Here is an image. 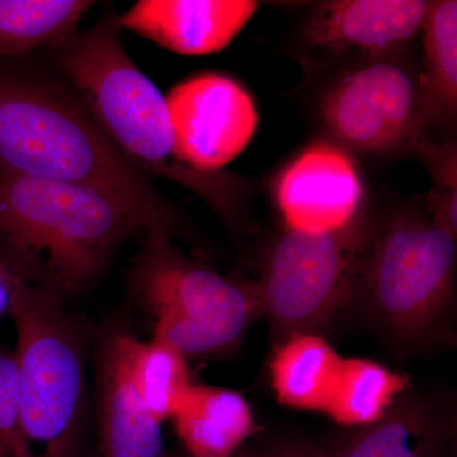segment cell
<instances>
[{
    "label": "cell",
    "instance_id": "obj_1",
    "mask_svg": "<svg viewBox=\"0 0 457 457\" xmlns=\"http://www.w3.org/2000/svg\"><path fill=\"white\" fill-rule=\"evenodd\" d=\"M0 171L97 191L121 204L144 231L179 228L149 176L119 152L74 90L3 66Z\"/></svg>",
    "mask_w": 457,
    "mask_h": 457
},
{
    "label": "cell",
    "instance_id": "obj_2",
    "mask_svg": "<svg viewBox=\"0 0 457 457\" xmlns=\"http://www.w3.org/2000/svg\"><path fill=\"white\" fill-rule=\"evenodd\" d=\"M50 47L59 71L131 164L194 192L228 224L237 220L242 180L225 171L203 173L183 161L165 97L126 53L116 17Z\"/></svg>",
    "mask_w": 457,
    "mask_h": 457
},
{
    "label": "cell",
    "instance_id": "obj_3",
    "mask_svg": "<svg viewBox=\"0 0 457 457\" xmlns=\"http://www.w3.org/2000/svg\"><path fill=\"white\" fill-rule=\"evenodd\" d=\"M144 230L121 204L83 186L0 171L5 257L57 297L98 275L126 237Z\"/></svg>",
    "mask_w": 457,
    "mask_h": 457
},
{
    "label": "cell",
    "instance_id": "obj_4",
    "mask_svg": "<svg viewBox=\"0 0 457 457\" xmlns=\"http://www.w3.org/2000/svg\"><path fill=\"white\" fill-rule=\"evenodd\" d=\"M9 317L17 330L13 457H74L86 399L82 338L59 297L27 279Z\"/></svg>",
    "mask_w": 457,
    "mask_h": 457
},
{
    "label": "cell",
    "instance_id": "obj_5",
    "mask_svg": "<svg viewBox=\"0 0 457 457\" xmlns=\"http://www.w3.org/2000/svg\"><path fill=\"white\" fill-rule=\"evenodd\" d=\"M171 236L168 228H146L131 269L132 291L154 321L153 337L185 357L227 352L262 317L258 284L192 260Z\"/></svg>",
    "mask_w": 457,
    "mask_h": 457
},
{
    "label": "cell",
    "instance_id": "obj_6",
    "mask_svg": "<svg viewBox=\"0 0 457 457\" xmlns=\"http://www.w3.org/2000/svg\"><path fill=\"white\" fill-rule=\"evenodd\" d=\"M456 240L411 213L371 227L352 300L396 341H425L453 309Z\"/></svg>",
    "mask_w": 457,
    "mask_h": 457
},
{
    "label": "cell",
    "instance_id": "obj_7",
    "mask_svg": "<svg viewBox=\"0 0 457 457\" xmlns=\"http://www.w3.org/2000/svg\"><path fill=\"white\" fill-rule=\"evenodd\" d=\"M369 221L361 213L333 231L288 230L273 246L257 282L262 317L278 343L317 333L353 297Z\"/></svg>",
    "mask_w": 457,
    "mask_h": 457
},
{
    "label": "cell",
    "instance_id": "obj_8",
    "mask_svg": "<svg viewBox=\"0 0 457 457\" xmlns=\"http://www.w3.org/2000/svg\"><path fill=\"white\" fill-rule=\"evenodd\" d=\"M321 113L339 144L372 154L420 149L429 120L420 79L392 62L345 75L327 93Z\"/></svg>",
    "mask_w": 457,
    "mask_h": 457
},
{
    "label": "cell",
    "instance_id": "obj_9",
    "mask_svg": "<svg viewBox=\"0 0 457 457\" xmlns=\"http://www.w3.org/2000/svg\"><path fill=\"white\" fill-rule=\"evenodd\" d=\"M183 161L203 173H219L253 139L257 108L248 92L221 74H200L165 97Z\"/></svg>",
    "mask_w": 457,
    "mask_h": 457
},
{
    "label": "cell",
    "instance_id": "obj_10",
    "mask_svg": "<svg viewBox=\"0 0 457 457\" xmlns=\"http://www.w3.org/2000/svg\"><path fill=\"white\" fill-rule=\"evenodd\" d=\"M275 196L288 230H338L361 215L362 179L347 150L318 141L281 171Z\"/></svg>",
    "mask_w": 457,
    "mask_h": 457
},
{
    "label": "cell",
    "instance_id": "obj_11",
    "mask_svg": "<svg viewBox=\"0 0 457 457\" xmlns=\"http://www.w3.org/2000/svg\"><path fill=\"white\" fill-rule=\"evenodd\" d=\"M258 5L252 0H141L117 23L179 55L203 56L225 49Z\"/></svg>",
    "mask_w": 457,
    "mask_h": 457
},
{
    "label": "cell",
    "instance_id": "obj_12",
    "mask_svg": "<svg viewBox=\"0 0 457 457\" xmlns=\"http://www.w3.org/2000/svg\"><path fill=\"white\" fill-rule=\"evenodd\" d=\"M425 0H336L319 5L306 23V46L327 53L394 49L422 29Z\"/></svg>",
    "mask_w": 457,
    "mask_h": 457
},
{
    "label": "cell",
    "instance_id": "obj_13",
    "mask_svg": "<svg viewBox=\"0 0 457 457\" xmlns=\"http://www.w3.org/2000/svg\"><path fill=\"white\" fill-rule=\"evenodd\" d=\"M409 389L378 420L356 427L324 451L330 457H450L455 414Z\"/></svg>",
    "mask_w": 457,
    "mask_h": 457
},
{
    "label": "cell",
    "instance_id": "obj_14",
    "mask_svg": "<svg viewBox=\"0 0 457 457\" xmlns=\"http://www.w3.org/2000/svg\"><path fill=\"white\" fill-rule=\"evenodd\" d=\"M99 438L104 457H165L162 422L132 384L125 335L107 342L99 361Z\"/></svg>",
    "mask_w": 457,
    "mask_h": 457
},
{
    "label": "cell",
    "instance_id": "obj_15",
    "mask_svg": "<svg viewBox=\"0 0 457 457\" xmlns=\"http://www.w3.org/2000/svg\"><path fill=\"white\" fill-rule=\"evenodd\" d=\"M191 457H231L261 431L242 394L192 384L170 418Z\"/></svg>",
    "mask_w": 457,
    "mask_h": 457
},
{
    "label": "cell",
    "instance_id": "obj_16",
    "mask_svg": "<svg viewBox=\"0 0 457 457\" xmlns=\"http://www.w3.org/2000/svg\"><path fill=\"white\" fill-rule=\"evenodd\" d=\"M343 357L317 333L295 335L276 345L270 378L281 404L324 411Z\"/></svg>",
    "mask_w": 457,
    "mask_h": 457
},
{
    "label": "cell",
    "instance_id": "obj_17",
    "mask_svg": "<svg viewBox=\"0 0 457 457\" xmlns=\"http://www.w3.org/2000/svg\"><path fill=\"white\" fill-rule=\"evenodd\" d=\"M409 387L411 378L403 372L374 361L343 357L323 413L341 426L371 425Z\"/></svg>",
    "mask_w": 457,
    "mask_h": 457
},
{
    "label": "cell",
    "instance_id": "obj_18",
    "mask_svg": "<svg viewBox=\"0 0 457 457\" xmlns=\"http://www.w3.org/2000/svg\"><path fill=\"white\" fill-rule=\"evenodd\" d=\"M93 5L87 0H0V56L64 40Z\"/></svg>",
    "mask_w": 457,
    "mask_h": 457
},
{
    "label": "cell",
    "instance_id": "obj_19",
    "mask_svg": "<svg viewBox=\"0 0 457 457\" xmlns=\"http://www.w3.org/2000/svg\"><path fill=\"white\" fill-rule=\"evenodd\" d=\"M125 347L132 384L147 411L159 422L170 420L194 384L186 357L155 337L144 342L125 335Z\"/></svg>",
    "mask_w": 457,
    "mask_h": 457
},
{
    "label": "cell",
    "instance_id": "obj_20",
    "mask_svg": "<svg viewBox=\"0 0 457 457\" xmlns=\"http://www.w3.org/2000/svg\"><path fill=\"white\" fill-rule=\"evenodd\" d=\"M420 33L425 71L418 79L429 119L453 116L457 106V2H428Z\"/></svg>",
    "mask_w": 457,
    "mask_h": 457
},
{
    "label": "cell",
    "instance_id": "obj_21",
    "mask_svg": "<svg viewBox=\"0 0 457 457\" xmlns=\"http://www.w3.org/2000/svg\"><path fill=\"white\" fill-rule=\"evenodd\" d=\"M420 152L433 168L435 187L429 195V218L457 239L456 154L453 146H435L423 143Z\"/></svg>",
    "mask_w": 457,
    "mask_h": 457
},
{
    "label": "cell",
    "instance_id": "obj_22",
    "mask_svg": "<svg viewBox=\"0 0 457 457\" xmlns=\"http://www.w3.org/2000/svg\"><path fill=\"white\" fill-rule=\"evenodd\" d=\"M18 366L16 353L0 345V457H13L17 427Z\"/></svg>",
    "mask_w": 457,
    "mask_h": 457
},
{
    "label": "cell",
    "instance_id": "obj_23",
    "mask_svg": "<svg viewBox=\"0 0 457 457\" xmlns=\"http://www.w3.org/2000/svg\"><path fill=\"white\" fill-rule=\"evenodd\" d=\"M237 457H330L305 438L290 436L262 437L251 447L240 449Z\"/></svg>",
    "mask_w": 457,
    "mask_h": 457
},
{
    "label": "cell",
    "instance_id": "obj_24",
    "mask_svg": "<svg viewBox=\"0 0 457 457\" xmlns=\"http://www.w3.org/2000/svg\"><path fill=\"white\" fill-rule=\"evenodd\" d=\"M25 279L8 258L0 253V318L11 314L18 288Z\"/></svg>",
    "mask_w": 457,
    "mask_h": 457
},
{
    "label": "cell",
    "instance_id": "obj_25",
    "mask_svg": "<svg viewBox=\"0 0 457 457\" xmlns=\"http://www.w3.org/2000/svg\"><path fill=\"white\" fill-rule=\"evenodd\" d=\"M165 457H191V456H188L187 453H186V455H165ZM231 457H237V456L233 455Z\"/></svg>",
    "mask_w": 457,
    "mask_h": 457
}]
</instances>
